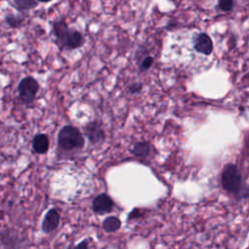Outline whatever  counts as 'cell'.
<instances>
[{"label": "cell", "mask_w": 249, "mask_h": 249, "mask_svg": "<svg viewBox=\"0 0 249 249\" xmlns=\"http://www.w3.org/2000/svg\"><path fill=\"white\" fill-rule=\"evenodd\" d=\"M58 146L64 151H77L84 147L85 139L82 132L73 125L63 126L57 138Z\"/></svg>", "instance_id": "obj_1"}, {"label": "cell", "mask_w": 249, "mask_h": 249, "mask_svg": "<svg viewBox=\"0 0 249 249\" xmlns=\"http://www.w3.org/2000/svg\"><path fill=\"white\" fill-rule=\"evenodd\" d=\"M16 8L19 11H27L37 6L36 0H14Z\"/></svg>", "instance_id": "obj_12"}, {"label": "cell", "mask_w": 249, "mask_h": 249, "mask_svg": "<svg viewBox=\"0 0 249 249\" xmlns=\"http://www.w3.org/2000/svg\"><path fill=\"white\" fill-rule=\"evenodd\" d=\"M218 7L221 11L230 12L233 8V0H219Z\"/></svg>", "instance_id": "obj_14"}, {"label": "cell", "mask_w": 249, "mask_h": 249, "mask_svg": "<svg viewBox=\"0 0 249 249\" xmlns=\"http://www.w3.org/2000/svg\"><path fill=\"white\" fill-rule=\"evenodd\" d=\"M84 43V37L83 35L74 29H69L67 34L65 35L62 43L60 44V48L62 49L63 47L69 50L77 49L81 47Z\"/></svg>", "instance_id": "obj_7"}, {"label": "cell", "mask_w": 249, "mask_h": 249, "mask_svg": "<svg viewBox=\"0 0 249 249\" xmlns=\"http://www.w3.org/2000/svg\"><path fill=\"white\" fill-rule=\"evenodd\" d=\"M141 214H142V212L140 211V209H133V210L130 212V214H129V216H128V219L131 220V219H134V218H138Z\"/></svg>", "instance_id": "obj_18"}, {"label": "cell", "mask_w": 249, "mask_h": 249, "mask_svg": "<svg viewBox=\"0 0 249 249\" xmlns=\"http://www.w3.org/2000/svg\"><path fill=\"white\" fill-rule=\"evenodd\" d=\"M142 89V85L141 84H133L129 87V91L131 93H136L138 91H140Z\"/></svg>", "instance_id": "obj_17"}, {"label": "cell", "mask_w": 249, "mask_h": 249, "mask_svg": "<svg viewBox=\"0 0 249 249\" xmlns=\"http://www.w3.org/2000/svg\"><path fill=\"white\" fill-rule=\"evenodd\" d=\"M38 89L39 84L33 77L27 76L23 78L18 86L19 99L24 104L32 103L36 97Z\"/></svg>", "instance_id": "obj_3"}, {"label": "cell", "mask_w": 249, "mask_h": 249, "mask_svg": "<svg viewBox=\"0 0 249 249\" xmlns=\"http://www.w3.org/2000/svg\"><path fill=\"white\" fill-rule=\"evenodd\" d=\"M194 48L197 53L209 55L213 51V43L205 33H199L194 39Z\"/></svg>", "instance_id": "obj_6"}, {"label": "cell", "mask_w": 249, "mask_h": 249, "mask_svg": "<svg viewBox=\"0 0 249 249\" xmlns=\"http://www.w3.org/2000/svg\"><path fill=\"white\" fill-rule=\"evenodd\" d=\"M121 228V221L114 216L107 217L102 223V229L106 232H114L117 231Z\"/></svg>", "instance_id": "obj_11"}, {"label": "cell", "mask_w": 249, "mask_h": 249, "mask_svg": "<svg viewBox=\"0 0 249 249\" xmlns=\"http://www.w3.org/2000/svg\"><path fill=\"white\" fill-rule=\"evenodd\" d=\"M68 249H89V240L88 239H84L81 242H79L76 246L69 247Z\"/></svg>", "instance_id": "obj_16"}, {"label": "cell", "mask_w": 249, "mask_h": 249, "mask_svg": "<svg viewBox=\"0 0 249 249\" xmlns=\"http://www.w3.org/2000/svg\"><path fill=\"white\" fill-rule=\"evenodd\" d=\"M223 188L229 193H237L241 188L242 178L236 165L229 163L225 165L222 172Z\"/></svg>", "instance_id": "obj_2"}, {"label": "cell", "mask_w": 249, "mask_h": 249, "mask_svg": "<svg viewBox=\"0 0 249 249\" xmlns=\"http://www.w3.org/2000/svg\"><path fill=\"white\" fill-rule=\"evenodd\" d=\"M114 201L106 194H100L94 197L92 201V210L94 213L102 215L113 210Z\"/></svg>", "instance_id": "obj_4"}, {"label": "cell", "mask_w": 249, "mask_h": 249, "mask_svg": "<svg viewBox=\"0 0 249 249\" xmlns=\"http://www.w3.org/2000/svg\"><path fill=\"white\" fill-rule=\"evenodd\" d=\"M6 22L9 24V26L13 27V28H17L18 27L20 24H21V21L22 19L18 17H16L15 15H9L6 17L5 18Z\"/></svg>", "instance_id": "obj_13"}, {"label": "cell", "mask_w": 249, "mask_h": 249, "mask_svg": "<svg viewBox=\"0 0 249 249\" xmlns=\"http://www.w3.org/2000/svg\"><path fill=\"white\" fill-rule=\"evenodd\" d=\"M85 135L92 144L102 143L105 139V133L97 122L89 123L84 128Z\"/></svg>", "instance_id": "obj_5"}, {"label": "cell", "mask_w": 249, "mask_h": 249, "mask_svg": "<svg viewBox=\"0 0 249 249\" xmlns=\"http://www.w3.org/2000/svg\"><path fill=\"white\" fill-rule=\"evenodd\" d=\"M153 63H154V57H153V56L148 55V56L144 57L143 60L141 61V63H140V65H139L140 71H146V70H148V69L153 65Z\"/></svg>", "instance_id": "obj_15"}, {"label": "cell", "mask_w": 249, "mask_h": 249, "mask_svg": "<svg viewBox=\"0 0 249 249\" xmlns=\"http://www.w3.org/2000/svg\"><path fill=\"white\" fill-rule=\"evenodd\" d=\"M59 224V214L55 209H51L45 215L42 223V230L44 232L49 233L54 231Z\"/></svg>", "instance_id": "obj_8"}, {"label": "cell", "mask_w": 249, "mask_h": 249, "mask_svg": "<svg viewBox=\"0 0 249 249\" xmlns=\"http://www.w3.org/2000/svg\"><path fill=\"white\" fill-rule=\"evenodd\" d=\"M32 149L37 154H45L49 149L48 136L43 133L35 135L32 141Z\"/></svg>", "instance_id": "obj_9"}, {"label": "cell", "mask_w": 249, "mask_h": 249, "mask_svg": "<svg viewBox=\"0 0 249 249\" xmlns=\"http://www.w3.org/2000/svg\"><path fill=\"white\" fill-rule=\"evenodd\" d=\"M38 1H40V2H44V3H47V2H50V1H52V0H38Z\"/></svg>", "instance_id": "obj_19"}, {"label": "cell", "mask_w": 249, "mask_h": 249, "mask_svg": "<svg viewBox=\"0 0 249 249\" xmlns=\"http://www.w3.org/2000/svg\"><path fill=\"white\" fill-rule=\"evenodd\" d=\"M150 151H151L150 145L147 142H143V141L135 143L132 148V154L137 158H141V159L148 157L150 154Z\"/></svg>", "instance_id": "obj_10"}]
</instances>
